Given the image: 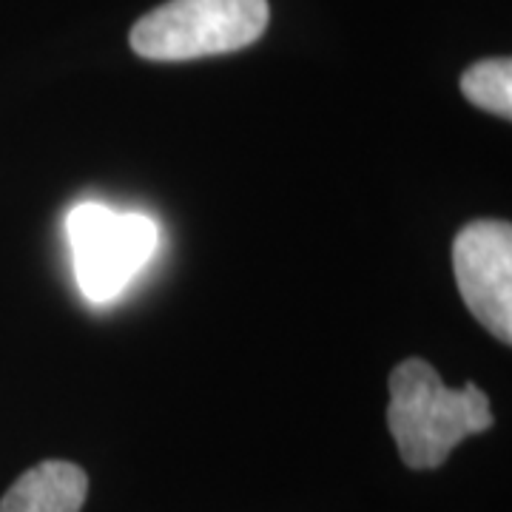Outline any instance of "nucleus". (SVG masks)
<instances>
[{
  "label": "nucleus",
  "instance_id": "7ed1b4c3",
  "mask_svg": "<svg viewBox=\"0 0 512 512\" xmlns=\"http://www.w3.org/2000/svg\"><path fill=\"white\" fill-rule=\"evenodd\" d=\"M66 234L80 291L97 305L117 299L148 265L160 245V228L143 214L83 202L69 211Z\"/></svg>",
  "mask_w": 512,
  "mask_h": 512
},
{
  "label": "nucleus",
  "instance_id": "f257e3e1",
  "mask_svg": "<svg viewBox=\"0 0 512 512\" xmlns=\"http://www.w3.org/2000/svg\"><path fill=\"white\" fill-rule=\"evenodd\" d=\"M387 427L410 470H436L467 436L493 427V407L473 382L453 390L430 362L404 359L390 373Z\"/></svg>",
  "mask_w": 512,
  "mask_h": 512
},
{
  "label": "nucleus",
  "instance_id": "20e7f679",
  "mask_svg": "<svg viewBox=\"0 0 512 512\" xmlns=\"http://www.w3.org/2000/svg\"><path fill=\"white\" fill-rule=\"evenodd\" d=\"M453 274L464 305L484 328L512 342V228L501 220H476L453 239Z\"/></svg>",
  "mask_w": 512,
  "mask_h": 512
},
{
  "label": "nucleus",
  "instance_id": "f03ea898",
  "mask_svg": "<svg viewBox=\"0 0 512 512\" xmlns=\"http://www.w3.org/2000/svg\"><path fill=\"white\" fill-rule=\"evenodd\" d=\"M268 0H168L131 29V49L157 63L228 55L268 29Z\"/></svg>",
  "mask_w": 512,
  "mask_h": 512
},
{
  "label": "nucleus",
  "instance_id": "423d86ee",
  "mask_svg": "<svg viewBox=\"0 0 512 512\" xmlns=\"http://www.w3.org/2000/svg\"><path fill=\"white\" fill-rule=\"evenodd\" d=\"M461 94L495 117H512V60L490 57L461 74Z\"/></svg>",
  "mask_w": 512,
  "mask_h": 512
},
{
  "label": "nucleus",
  "instance_id": "39448f33",
  "mask_svg": "<svg viewBox=\"0 0 512 512\" xmlns=\"http://www.w3.org/2000/svg\"><path fill=\"white\" fill-rule=\"evenodd\" d=\"M89 476L72 461H40L0 498V512H80Z\"/></svg>",
  "mask_w": 512,
  "mask_h": 512
}]
</instances>
